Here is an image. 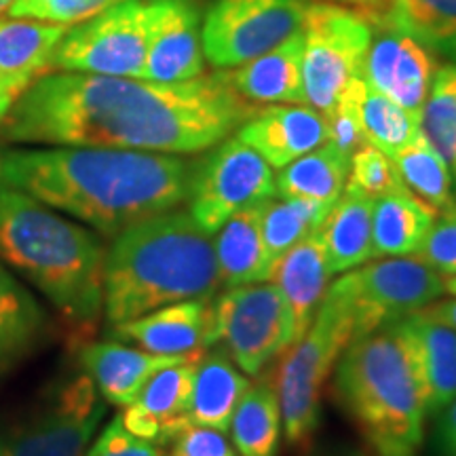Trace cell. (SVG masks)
Here are the masks:
<instances>
[{"instance_id": "cell-20", "label": "cell", "mask_w": 456, "mask_h": 456, "mask_svg": "<svg viewBox=\"0 0 456 456\" xmlns=\"http://www.w3.org/2000/svg\"><path fill=\"white\" fill-rule=\"evenodd\" d=\"M203 353L157 355V353L131 349L121 342H94L83 346L81 363L106 402L127 408L157 372L201 357Z\"/></svg>"}, {"instance_id": "cell-49", "label": "cell", "mask_w": 456, "mask_h": 456, "mask_svg": "<svg viewBox=\"0 0 456 456\" xmlns=\"http://www.w3.org/2000/svg\"><path fill=\"white\" fill-rule=\"evenodd\" d=\"M454 178H456V175H454Z\"/></svg>"}, {"instance_id": "cell-9", "label": "cell", "mask_w": 456, "mask_h": 456, "mask_svg": "<svg viewBox=\"0 0 456 456\" xmlns=\"http://www.w3.org/2000/svg\"><path fill=\"white\" fill-rule=\"evenodd\" d=\"M292 340V315L275 283L239 285L214 298L212 346L220 342L248 376H260Z\"/></svg>"}, {"instance_id": "cell-6", "label": "cell", "mask_w": 456, "mask_h": 456, "mask_svg": "<svg viewBox=\"0 0 456 456\" xmlns=\"http://www.w3.org/2000/svg\"><path fill=\"white\" fill-rule=\"evenodd\" d=\"M355 315L342 279L328 288L309 330L289 346L277 372L283 436L289 446L306 448L322 420V393L342 351L353 340Z\"/></svg>"}, {"instance_id": "cell-40", "label": "cell", "mask_w": 456, "mask_h": 456, "mask_svg": "<svg viewBox=\"0 0 456 456\" xmlns=\"http://www.w3.org/2000/svg\"><path fill=\"white\" fill-rule=\"evenodd\" d=\"M87 456H165L157 444L142 440L134 436L127 427L123 425L121 414H117L104 427L98 440L89 448Z\"/></svg>"}, {"instance_id": "cell-27", "label": "cell", "mask_w": 456, "mask_h": 456, "mask_svg": "<svg viewBox=\"0 0 456 456\" xmlns=\"http://www.w3.org/2000/svg\"><path fill=\"white\" fill-rule=\"evenodd\" d=\"M372 205L374 199L362 192L345 191L322 224L332 275H345L374 258Z\"/></svg>"}, {"instance_id": "cell-28", "label": "cell", "mask_w": 456, "mask_h": 456, "mask_svg": "<svg viewBox=\"0 0 456 456\" xmlns=\"http://www.w3.org/2000/svg\"><path fill=\"white\" fill-rule=\"evenodd\" d=\"M372 21L408 34L456 66V0H387Z\"/></svg>"}, {"instance_id": "cell-31", "label": "cell", "mask_w": 456, "mask_h": 456, "mask_svg": "<svg viewBox=\"0 0 456 456\" xmlns=\"http://www.w3.org/2000/svg\"><path fill=\"white\" fill-rule=\"evenodd\" d=\"M228 431L239 456H279L283 419L277 389L266 380L249 387L232 414Z\"/></svg>"}, {"instance_id": "cell-3", "label": "cell", "mask_w": 456, "mask_h": 456, "mask_svg": "<svg viewBox=\"0 0 456 456\" xmlns=\"http://www.w3.org/2000/svg\"><path fill=\"white\" fill-rule=\"evenodd\" d=\"M0 262L20 273L72 326L89 332L104 311L106 248L94 231L0 182Z\"/></svg>"}, {"instance_id": "cell-1", "label": "cell", "mask_w": 456, "mask_h": 456, "mask_svg": "<svg viewBox=\"0 0 456 456\" xmlns=\"http://www.w3.org/2000/svg\"><path fill=\"white\" fill-rule=\"evenodd\" d=\"M256 110L228 70L184 83L47 72L0 118V134L17 144L192 155L220 144Z\"/></svg>"}, {"instance_id": "cell-44", "label": "cell", "mask_w": 456, "mask_h": 456, "mask_svg": "<svg viewBox=\"0 0 456 456\" xmlns=\"http://www.w3.org/2000/svg\"><path fill=\"white\" fill-rule=\"evenodd\" d=\"M444 283H446V294L456 296V275L446 277V279H444Z\"/></svg>"}, {"instance_id": "cell-15", "label": "cell", "mask_w": 456, "mask_h": 456, "mask_svg": "<svg viewBox=\"0 0 456 456\" xmlns=\"http://www.w3.org/2000/svg\"><path fill=\"white\" fill-rule=\"evenodd\" d=\"M379 24L372 30V41L363 61V81L408 112L419 114L429 95L437 60L429 49L395 28Z\"/></svg>"}, {"instance_id": "cell-47", "label": "cell", "mask_w": 456, "mask_h": 456, "mask_svg": "<svg viewBox=\"0 0 456 456\" xmlns=\"http://www.w3.org/2000/svg\"><path fill=\"white\" fill-rule=\"evenodd\" d=\"M380 456H414V452H391V454H380Z\"/></svg>"}, {"instance_id": "cell-22", "label": "cell", "mask_w": 456, "mask_h": 456, "mask_svg": "<svg viewBox=\"0 0 456 456\" xmlns=\"http://www.w3.org/2000/svg\"><path fill=\"white\" fill-rule=\"evenodd\" d=\"M302 32H294L277 47L228 70L232 87L252 104H306L302 91Z\"/></svg>"}, {"instance_id": "cell-23", "label": "cell", "mask_w": 456, "mask_h": 456, "mask_svg": "<svg viewBox=\"0 0 456 456\" xmlns=\"http://www.w3.org/2000/svg\"><path fill=\"white\" fill-rule=\"evenodd\" d=\"M47 334V313L0 262V380L41 349Z\"/></svg>"}, {"instance_id": "cell-18", "label": "cell", "mask_w": 456, "mask_h": 456, "mask_svg": "<svg viewBox=\"0 0 456 456\" xmlns=\"http://www.w3.org/2000/svg\"><path fill=\"white\" fill-rule=\"evenodd\" d=\"M237 138L254 148L271 167L281 169L326 144L328 121L322 112L305 104L258 108L237 129Z\"/></svg>"}, {"instance_id": "cell-43", "label": "cell", "mask_w": 456, "mask_h": 456, "mask_svg": "<svg viewBox=\"0 0 456 456\" xmlns=\"http://www.w3.org/2000/svg\"><path fill=\"white\" fill-rule=\"evenodd\" d=\"M420 313H423L425 317L433 319V322L444 323V326H448L450 330H454L456 332V296L450 300L431 302V305L425 306Z\"/></svg>"}, {"instance_id": "cell-5", "label": "cell", "mask_w": 456, "mask_h": 456, "mask_svg": "<svg viewBox=\"0 0 456 456\" xmlns=\"http://www.w3.org/2000/svg\"><path fill=\"white\" fill-rule=\"evenodd\" d=\"M334 393L379 454L423 444L427 391L406 317L351 340L336 363Z\"/></svg>"}, {"instance_id": "cell-17", "label": "cell", "mask_w": 456, "mask_h": 456, "mask_svg": "<svg viewBox=\"0 0 456 456\" xmlns=\"http://www.w3.org/2000/svg\"><path fill=\"white\" fill-rule=\"evenodd\" d=\"M68 28L28 17L0 20V118L30 85L51 72V57Z\"/></svg>"}, {"instance_id": "cell-12", "label": "cell", "mask_w": 456, "mask_h": 456, "mask_svg": "<svg viewBox=\"0 0 456 456\" xmlns=\"http://www.w3.org/2000/svg\"><path fill=\"white\" fill-rule=\"evenodd\" d=\"M315 0H214L201 24L203 53L216 68H237L300 30Z\"/></svg>"}, {"instance_id": "cell-48", "label": "cell", "mask_w": 456, "mask_h": 456, "mask_svg": "<svg viewBox=\"0 0 456 456\" xmlns=\"http://www.w3.org/2000/svg\"><path fill=\"white\" fill-rule=\"evenodd\" d=\"M346 456H363V454H346Z\"/></svg>"}, {"instance_id": "cell-30", "label": "cell", "mask_w": 456, "mask_h": 456, "mask_svg": "<svg viewBox=\"0 0 456 456\" xmlns=\"http://www.w3.org/2000/svg\"><path fill=\"white\" fill-rule=\"evenodd\" d=\"M351 157L326 142L281 167L277 175L279 199H313L336 203L349 178Z\"/></svg>"}, {"instance_id": "cell-10", "label": "cell", "mask_w": 456, "mask_h": 456, "mask_svg": "<svg viewBox=\"0 0 456 456\" xmlns=\"http://www.w3.org/2000/svg\"><path fill=\"white\" fill-rule=\"evenodd\" d=\"M148 47V0H114L68 28L51 57V72L142 78Z\"/></svg>"}, {"instance_id": "cell-38", "label": "cell", "mask_w": 456, "mask_h": 456, "mask_svg": "<svg viewBox=\"0 0 456 456\" xmlns=\"http://www.w3.org/2000/svg\"><path fill=\"white\" fill-rule=\"evenodd\" d=\"M114 0H15L9 9L11 17H28L49 24L74 26L87 17L100 13Z\"/></svg>"}, {"instance_id": "cell-7", "label": "cell", "mask_w": 456, "mask_h": 456, "mask_svg": "<svg viewBox=\"0 0 456 456\" xmlns=\"http://www.w3.org/2000/svg\"><path fill=\"white\" fill-rule=\"evenodd\" d=\"M106 414L87 374L61 376L0 419V456H83Z\"/></svg>"}, {"instance_id": "cell-41", "label": "cell", "mask_w": 456, "mask_h": 456, "mask_svg": "<svg viewBox=\"0 0 456 456\" xmlns=\"http://www.w3.org/2000/svg\"><path fill=\"white\" fill-rule=\"evenodd\" d=\"M169 456H237L235 446L226 440V433L212 427L188 425L171 440Z\"/></svg>"}, {"instance_id": "cell-8", "label": "cell", "mask_w": 456, "mask_h": 456, "mask_svg": "<svg viewBox=\"0 0 456 456\" xmlns=\"http://www.w3.org/2000/svg\"><path fill=\"white\" fill-rule=\"evenodd\" d=\"M302 91L306 104L326 114L353 78L363 77L372 24L355 11L313 3L300 26Z\"/></svg>"}, {"instance_id": "cell-24", "label": "cell", "mask_w": 456, "mask_h": 456, "mask_svg": "<svg viewBox=\"0 0 456 456\" xmlns=\"http://www.w3.org/2000/svg\"><path fill=\"white\" fill-rule=\"evenodd\" d=\"M249 387L252 383L248 376H243L222 346L209 353L205 351L197 363L195 385H192L191 406H188V423L212 427L226 433L232 414Z\"/></svg>"}, {"instance_id": "cell-14", "label": "cell", "mask_w": 456, "mask_h": 456, "mask_svg": "<svg viewBox=\"0 0 456 456\" xmlns=\"http://www.w3.org/2000/svg\"><path fill=\"white\" fill-rule=\"evenodd\" d=\"M197 0H148V47L142 78L184 83L205 72Z\"/></svg>"}, {"instance_id": "cell-34", "label": "cell", "mask_w": 456, "mask_h": 456, "mask_svg": "<svg viewBox=\"0 0 456 456\" xmlns=\"http://www.w3.org/2000/svg\"><path fill=\"white\" fill-rule=\"evenodd\" d=\"M420 134L456 175V66L437 68L420 110Z\"/></svg>"}, {"instance_id": "cell-32", "label": "cell", "mask_w": 456, "mask_h": 456, "mask_svg": "<svg viewBox=\"0 0 456 456\" xmlns=\"http://www.w3.org/2000/svg\"><path fill=\"white\" fill-rule=\"evenodd\" d=\"M393 159L403 186L416 197L431 205L437 214L456 203L452 192V169L440 157V152L419 134L406 148Z\"/></svg>"}, {"instance_id": "cell-29", "label": "cell", "mask_w": 456, "mask_h": 456, "mask_svg": "<svg viewBox=\"0 0 456 456\" xmlns=\"http://www.w3.org/2000/svg\"><path fill=\"white\" fill-rule=\"evenodd\" d=\"M419 345L427 391V416H437L456 397V332L423 313L406 317Z\"/></svg>"}, {"instance_id": "cell-35", "label": "cell", "mask_w": 456, "mask_h": 456, "mask_svg": "<svg viewBox=\"0 0 456 456\" xmlns=\"http://www.w3.org/2000/svg\"><path fill=\"white\" fill-rule=\"evenodd\" d=\"M362 125L368 144L383 151L387 157H395L420 134L419 114L408 112L406 108L370 87L363 95Z\"/></svg>"}, {"instance_id": "cell-45", "label": "cell", "mask_w": 456, "mask_h": 456, "mask_svg": "<svg viewBox=\"0 0 456 456\" xmlns=\"http://www.w3.org/2000/svg\"><path fill=\"white\" fill-rule=\"evenodd\" d=\"M15 0H0V15L3 13H9V9L13 7Z\"/></svg>"}, {"instance_id": "cell-16", "label": "cell", "mask_w": 456, "mask_h": 456, "mask_svg": "<svg viewBox=\"0 0 456 456\" xmlns=\"http://www.w3.org/2000/svg\"><path fill=\"white\" fill-rule=\"evenodd\" d=\"M212 302L201 296L174 302L131 322L112 326V338L134 342L142 351L157 355H188L212 346Z\"/></svg>"}, {"instance_id": "cell-11", "label": "cell", "mask_w": 456, "mask_h": 456, "mask_svg": "<svg viewBox=\"0 0 456 456\" xmlns=\"http://www.w3.org/2000/svg\"><path fill=\"white\" fill-rule=\"evenodd\" d=\"M275 197L273 167L237 135L222 140L208 157L192 163L191 216L209 235L218 232L237 212Z\"/></svg>"}, {"instance_id": "cell-37", "label": "cell", "mask_w": 456, "mask_h": 456, "mask_svg": "<svg viewBox=\"0 0 456 456\" xmlns=\"http://www.w3.org/2000/svg\"><path fill=\"white\" fill-rule=\"evenodd\" d=\"M399 186H403V182L393 165V159L387 157L383 151L366 142L353 152L345 191L362 192L370 199H376Z\"/></svg>"}, {"instance_id": "cell-19", "label": "cell", "mask_w": 456, "mask_h": 456, "mask_svg": "<svg viewBox=\"0 0 456 456\" xmlns=\"http://www.w3.org/2000/svg\"><path fill=\"white\" fill-rule=\"evenodd\" d=\"M201 357L169 366L152 376L121 414L123 425L134 436L157 446L169 444L178 433L184 431L191 425L188 406H191L197 363Z\"/></svg>"}, {"instance_id": "cell-2", "label": "cell", "mask_w": 456, "mask_h": 456, "mask_svg": "<svg viewBox=\"0 0 456 456\" xmlns=\"http://www.w3.org/2000/svg\"><path fill=\"white\" fill-rule=\"evenodd\" d=\"M192 163L121 148L49 146L0 152V182L85 222L102 237L188 201Z\"/></svg>"}, {"instance_id": "cell-33", "label": "cell", "mask_w": 456, "mask_h": 456, "mask_svg": "<svg viewBox=\"0 0 456 456\" xmlns=\"http://www.w3.org/2000/svg\"><path fill=\"white\" fill-rule=\"evenodd\" d=\"M334 203L313 201V199H281L266 201L262 212V239L271 266L281 260L296 243L309 232L322 228Z\"/></svg>"}, {"instance_id": "cell-21", "label": "cell", "mask_w": 456, "mask_h": 456, "mask_svg": "<svg viewBox=\"0 0 456 456\" xmlns=\"http://www.w3.org/2000/svg\"><path fill=\"white\" fill-rule=\"evenodd\" d=\"M330 277L332 273H330L322 228L309 232L273 266L271 279L283 294L289 315H292V345L305 336L315 319L319 305L328 292Z\"/></svg>"}, {"instance_id": "cell-46", "label": "cell", "mask_w": 456, "mask_h": 456, "mask_svg": "<svg viewBox=\"0 0 456 456\" xmlns=\"http://www.w3.org/2000/svg\"><path fill=\"white\" fill-rule=\"evenodd\" d=\"M349 3H357V4H376V3H383V0H349Z\"/></svg>"}, {"instance_id": "cell-42", "label": "cell", "mask_w": 456, "mask_h": 456, "mask_svg": "<svg viewBox=\"0 0 456 456\" xmlns=\"http://www.w3.org/2000/svg\"><path fill=\"white\" fill-rule=\"evenodd\" d=\"M436 429L437 456H456V397L442 410Z\"/></svg>"}, {"instance_id": "cell-13", "label": "cell", "mask_w": 456, "mask_h": 456, "mask_svg": "<svg viewBox=\"0 0 456 456\" xmlns=\"http://www.w3.org/2000/svg\"><path fill=\"white\" fill-rule=\"evenodd\" d=\"M340 279L346 285L355 315L353 340L385 323L420 313L446 294L444 277L416 254L366 262V266L345 273Z\"/></svg>"}, {"instance_id": "cell-39", "label": "cell", "mask_w": 456, "mask_h": 456, "mask_svg": "<svg viewBox=\"0 0 456 456\" xmlns=\"http://www.w3.org/2000/svg\"><path fill=\"white\" fill-rule=\"evenodd\" d=\"M416 256L442 277L456 275V203L437 214Z\"/></svg>"}, {"instance_id": "cell-25", "label": "cell", "mask_w": 456, "mask_h": 456, "mask_svg": "<svg viewBox=\"0 0 456 456\" xmlns=\"http://www.w3.org/2000/svg\"><path fill=\"white\" fill-rule=\"evenodd\" d=\"M265 203L237 212L214 239L220 281L226 288L269 281L273 266L262 239Z\"/></svg>"}, {"instance_id": "cell-4", "label": "cell", "mask_w": 456, "mask_h": 456, "mask_svg": "<svg viewBox=\"0 0 456 456\" xmlns=\"http://www.w3.org/2000/svg\"><path fill=\"white\" fill-rule=\"evenodd\" d=\"M222 288L214 239L191 212L171 209L125 228L104 262V315L110 326Z\"/></svg>"}, {"instance_id": "cell-26", "label": "cell", "mask_w": 456, "mask_h": 456, "mask_svg": "<svg viewBox=\"0 0 456 456\" xmlns=\"http://www.w3.org/2000/svg\"><path fill=\"white\" fill-rule=\"evenodd\" d=\"M436 218V209L406 186L376 197L372 205L374 256H414Z\"/></svg>"}, {"instance_id": "cell-36", "label": "cell", "mask_w": 456, "mask_h": 456, "mask_svg": "<svg viewBox=\"0 0 456 456\" xmlns=\"http://www.w3.org/2000/svg\"><path fill=\"white\" fill-rule=\"evenodd\" d=\"M366 89L368 85L363 77L353 78L334 102V106L323 114L328 121V142L349 157L359 146L366 144L362 125V104Z\"/></svg>"}]
</instances>
